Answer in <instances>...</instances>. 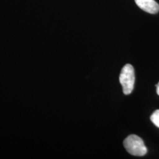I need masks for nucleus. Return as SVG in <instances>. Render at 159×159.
Segmentation results:
<instances>
[{
  "instance_id": "nucleus-1",
  "label": "nucleus",
  "mask_w": 159,
  "mask_h": 159,
  "mask_svg": "<svg viewBox=\"0 0 159 159\" xmlns=\"http://www.w3.org/2000/svg\"><path fill=\"white\" fill-rule=\"evenodd\" d=\"M123 145L127 152L133 156H143L148 152L142 139L135 134L127 137L123 142Z\"/></svg>"
},
{
  "instance_id": "nucleus-2",
  "label": "nucleus",
  "mask_w": 159,
  "mask_h": 159,
  "mask_svg": "<svg viewBox=\"0 0 159 159\" xmlns=\"http://www.w3.org/2000/svg\"><path fill=\"white\" fill-rule=\"evenodd\" d=\"M120 83L125 95L130 94L134 89L135 75L133 67L129 64L125 65L121 71L119 77Z\"/></svg>"
},
{
  "instance_id": "nucleus-3",
  "label": "nucleus",
  "mask_w": 159,
  "mask_h": 159,
  "mask_svg": "<svg viewBox=\"0 0 159 159\" xmlns=\"http://www.w3.org/2000/svg\"><path fill=\"white\" fill-rule=\"evenodd\" d=\"M137 6L150 14H156L159 11V5L154 0H134Z\"/></svg>"
},
{
  "instance_id": "nucleus-4",
  "label": "nucleus",
  "mask_w": 159,
  "mask_h": 159,
  "mask_svg": "<svg viewBox=\"0 0 159 159\" xmlns=\"http://www.w3.org/2000/svg\"><path fill=\"white\" fill-rule=\"evenodd\" d=\"M150 120L154 125L159 128V110H156L152 114Z\"/></svg>"
},
{
  "instance_id": "nucleus-5",
  "label": "nucleus",
  "mask_w": 159,
  "mask_h": 159,
  "mask_svg": "<svg viewBox=\"0 0 159 159\" xmlns=\"http://www.w3.org/2000/svg\"><path fill=\"white\" fill-rule=\"evenodd\" d=\"M156 91H157V94L159 96V82L156 85Z\"/></svg>"
}]
</instances>
